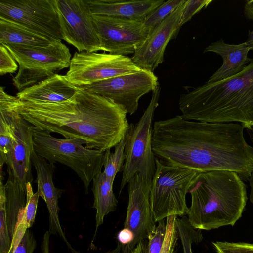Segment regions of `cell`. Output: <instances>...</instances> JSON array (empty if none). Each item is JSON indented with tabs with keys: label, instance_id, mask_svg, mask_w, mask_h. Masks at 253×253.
I'll return each mask as SVG.
<instances>
[{
	"label": "cell",
	"instance_id": "obj_9",
	"mask_svg": "<svg viewBox=\"0 0 253 253\" xmlns=\"http://www.w3.org/2000/svg\"><path fill=\"white\" fill-rule=\"evenodd\" d=\"M65 77L79 87L141 70L131 58L105 53L75 52Z\"/></svg>",
	"mask_w": 253,
	"mask_h": 253
},
{
	"label": "cell",
	"instance_id": "obj_10",
	"mask_svg": "<svg viewBox=\"0 0 253 253\" xmlns=\"http://www.w3.org/2000/svg\"><path fill=\"white\" fill-rule=\"evenodd\" d=\"M153 72L140 71L109 78L78 88L107 98L122 106L127 114L137 110L140 98L158 86Z\"/></svg>",
	"mask_w": 253,
	"mask_h": 253
},
{
	"label": "cell",
	"instance_id": "obj_22",
	"mask_svg": "<svg viewBox=\"0 0 253 253\" xmlns=\"http://www.w3.org/2000/svg\"><path fill=\"white\" fill-rule=\"evenodd\" d=\"M113 185L103 171L99 172L92 180L91 189L94 197L92 208L96 210V228L93 239L98 228L103 223L104 217L116 209L118 200L113 191Z\"/></svg>",
	"mask_w": 253,
	"mask_h": 253
},
{
	"label": "cell",
	"instance_id": "obj_18",
	"mask_svg": "<svg viewBox=\"0 0 253 253\" xmlns=\"http://www.w3.org/2000/svg\"><path fill=\"white\" fill-rule=\"evenodd\" d=\"M92 15L143 21L164 0H87Z\"/></svg>",
	"mask_w": 253,
	"mask_h": 253
},
{
	"label": "cell",
	"instance_id": "obj_24",
	"mask_svg": "<svg viewBox=\"0 0 253 253\" xmlns=\"http://www.w3.org/2000/svg\"><path fill=\"white\" fill-rule=\"evenodd\" d=\"M126 136V135H125ZM126 136L115 146V151L112 153L110 149L104 152L103 158V172L107 178L113 183L117 173L123 168L126 156L125 149Z\"/></svg>",
	"mask_w": 253,
	"mask_h": 253
},
{
	"label": "cell",
	"instance_id": "obj_2",
	"mask_svg": "<svg viewBox=\"0 0 253 253\" xmlns=\"http://www.w3.org/2000/svg\"><path fill=\"white\" fill-rule=\"evenodd\" d=\"M5 103L36 128L66 139H81L86 148L102 152L118 144L129 126L122 106L79 88L72 97L60 102H27L12 96Z\"/></svg>",
	"mask_w": 253,
	"mask_h": 253
},
{
	"label": "cell",
	"instance_id": "obj_11",
	"mask_svg": "<svg viewBox=\"0 0 253 253\" xmlns=\"http://www.w3.org/2000/svg\"><path fill=\"white\" fill-rule=\"evenodd\" d=\"M0 17L51 40L63 39L56 0H0Z\"/></svg>",
	"mask_w": 253,
	"mask_h": 253
},
{
	"label": "cell",
	"instance_id": "obj_30",
	"mask_svg": "<svg viewBox=\"0 0 253 253\" xmlns=\"http://www.w3.org/2000/svg\"><path fill=\"white\" fill-rule=\"evenodd\" d=\"M27 203L24 219L28 228L32 227L35 219L39 198V193H33L31 183L26 185Z\"/></svg>",
	"mask_w": 253,
	"mask_h": 253
},
{
	"label": "cell",
	"instance_id": "obj_14",
	"mask_svg": "<svg viewBox=\"0 0 253 253\" xmlns=\"http://www.w3.org/2000/svg\"><path fill=\"white\" fill-rule=\"evenodd\" d=\"M63 40L79 52L101 50L87 0H56Z\"/></svg>",
	"mask_w": 253,
	"mask_h": 253
},
{
	"label": "cell",
	"instance_id": "obj_6",
	"mask_svg": "<svg viewBox=\"0 0 253 253\" xmlns=\"http://www.w3.org/2000/svg\"><path fill=\"white\" fill-rule=\"evenodd\" d=\"M3 45L19 64L18 73L12 79L19 92L70 66L71 54L61 41H55L45 47Z\"/></svg>",
	"mask_w": 253,
	"mask_h": 253
},
{
	"label": "cell",
	"instance_id": "obj_20",
	"mask_svg": "<svg viewBox=\"0 0 253 253\" xmlns=\"http://www.w3.org/2000/svg\"><path fill=\"white\" fill-rule=\"evenodd\" d=\"M250 51L245 42L230 44L220 39L210 44L203 52H213L220 55L223 59V64L207 82L221 81L240 72L246 66V63L251 61L248 57Z\"/></svg>",
	"mask_w": 253,
	"mask_h": 253
},
{
	"label": "cell",
	"instance_id": "obj_29",
	"mask_svg": "<svg viewBox=\"0 0 253 253\" xmlns=\"http://www.w3.org/2000/svg\"><path fill=\"white\" fill-rule=\"evenodd\" d=\"M11 146L9 126L3 113L0 112V167L5 163Z\"/></svg>",
	"mask_w": 253,
	"mask_h": 253
},
{
	"label": "cell",
	"instance_id": "obj_38",
	"mask_svg": "<svg viewBox=\"0 0 253 253\" xmlns=\"http://www.w3.org/2000/svg\"><path fill=\"white\" fill-rule=\"evenodd\" d=\"M244 12L248 18L253 20V0L246 1Z\"/></svg>",
	"mask_w": 253,
	"mask_h": 253
},
{
	"label": "cell",
	"instance_id": "obj_35",
	"mask_svg": "<svg viewBox=\"0 0 253 253\" xmlns=\"http://www.w3.org/2000/svg\"><path fill=\"white\" fill-rule=\"evenodd\" d=\"M118 241L122 246L130 244L134 239V235L130 230L124 228L117 235Z\"/></svg>",
	"mask_w": 253,
	"mask_h": 253
},
{
	"label": "cell",
	"instance_id": "obj_21",
	"mask_svg": "<svg viewBox=\"0 0 253 253\" xmlns=\"http://www.w3.org/2000/svg\"><path fill=\"white\" fill-rule=\"evenodd\" d=\"M54 41L18 23L0 17V43L45 47Z\"/></svg>",
	"mask_w": 253,
	"mask_h": 253
},
{
	"label": "cell",
	"instance_id": "obj_5",
	"mask_svg": "<svg viewBox=\"0 0 253 253\" xmlns=\"http://www.w3.org/2000/svg\"><path fill=\"white\" fill-rule=\"evenodd\" d=\"M34 150L40 157L51 164L59 163L73 169L81 179L85 193L90 182L101 171L104 152L84 146L85 142L78 139H60L34 126Z\"/></svg>",
	"mask_w": 253,
	"mask_h": 253
},
{
	"label": "cell",
	"instance_id": "obj_17",
	"mask_svg": "<svg viewBox=\"0 0 253 253\" xmlns=\"http://www.w3.org/2000/svg\"><path fill=\"white\" fill-rule=\"evenodd\" d=\"M32 164L37 173V192L46 203L49 212V233L50 235H58L72 253H80L72 247L68 241L60 223L58 199L63 190L56 188L54 185L53 174L55 169V165L39 156L35 150L32 156Z\"/></svg>",
	"mask_w": 253,
	"mask_h": 253
},
{
	"label": "cell",
	"instance_id": "obj_36",
	"mask_svg": "<svg viewBox=\"0 0 253 253\" xmlns=\"http://www.w3.org/2000/svg\"><path fill=\"white\" fill-rule=\"evenodd\" d=\"M246 131L249 136L251 141L253 144V126L250 128H246ZM249 181L250 186L251 187L250 200V202L253 204V170L252 172Z\"/></svg>",
	"mask_w": 253,
	"mask_h": 253
},
{
	"label": "cell",
	"instance_id": "obj_40",
	"mask_svg": "<svg viewBox=\"0 0 253 253\" xmlns=\"http://www.w3.org/2000/svg\"><path fill=\"white\" fill-rule=\"evenodd\" d=\"M144 241L139 242L131 253H144Z\"/></svg>",
	"mask_w": 253,
	"mask_h": 253
},
{
	"label": "cell",
	"instance_id": "obj_32",
	"mask_svg": "<svg viewBox=\"0 0 253 253\" xmlns=\"http://www.w3.org/2000/svg\"><path fill=\"white\" fill-rule=\"evenodd\" d=\"M212 0H186L183 3L180 16L181 27L201 9L208 6Z\"/></svg>",
	"mask_w": 253,
	"mask_h": 253
},
{
	"label": "cell",
	"instance_id": "obj_31",
	"mask_svg": "<svg viewBox=\"0 0 253 253\" xmlns=\"http://www.w3.org/2000/svg\"><path fill=\"white\" fill-rule=\"evenodd\" d=\"M212 243L217 253H253V244L226 241Z\"/></svg>",
	"mask_w": 253,
	"mask_h": 253
},
{
	"label": "cell",
	"instance_id": "obj_1",
	"mask_svg": "<svg viewBox=\"0 0 253 253\" xmlns=\"http://www.w3.org/2000/svg\"><path fill=\"white\" fill-rule=\"evenodd\" d=\"M244 129L239 123L203 122L176 115L154 123L152 150L168 165L198 173L231 171L247 181L253 170V147L246 142Z\"/></svg>",
	"mask_w": 253,
	"mask_h": 253
},
{
	"label": "cell",
	"instance_id": "obj_23",
	"mask_svg": "<svg viewBox=\"0 0 253 253\" xmlns=\"http://www.w3.org/2000/svg\"><path fill=\"white\" fill-rule=\"evenodd\" d=\"M4 187L7 224L12 239L18 224L24 217L27 203L26 188L9 175Z\"/></svg>",
	"mask_w": 253,
	"mask_h": 253
},
{
	"label": "cell",
	"instance_id": "obj_33",
	"mask_svg": "<svg viewBox=\"0 0 253 253\" xmlns=\"http://www.w3.org/2000/svg\"><path fill=\"white\" fill-rule=\"evenodd\" d=\"M18 69L16 61L7 49L0 43V74L14 73Z\"/></svg>",
	"mask_w": 253,
	"mask_h": 253
},
{
	"label": "cell",
	"instance_id": "obj_4",
	"mask_svg": "<svg viewBox=\"0 0 253 253\" xmlns=\"http://www.w3.org/2000/svg\"><path fill=\"white\" fill-rule=\"evenodd\" d=\"M188 192L191 204L188 220L193 228L201 230L233 226L242 217L248 200L245 184L231 171L198 173Z\"/></svg>",
	"mask_w": 253,
	"mask_h": 253
},
{
	"label": "cell",
	"instance_id": "obj_25",
	"mask_svg": "<svg viewBox=\"0 0 253 253\" xmlns=\"http://www.w3.org/2000/svg\"><path fill=\"white\" fill-rule=\"evenodd\" d=\"M176 226L183 253H193L192 243L198 244L203 240L201 230L193 228L185 216L181 218L177 217Z\"/></svg>",
	"mask_w": 253,
	"mask_h": 253
},
{
	"label": "cell",
	"instance_id": "obj_3",
	"mask_svg": "<svg viewBox=\"0 0 253 253\" xmlns=\"http://www.w3.org/2000/svg\"><path fill=\"white\" fill-rule=\"evenodd\" d=\"M182 117L208 123L239 122L253 126V58L238 73L224 80L207 82L182 93L179 99Z\"/></svg>",
	"mask_w": 253,
	"mask_h": 253
},
{
	"label": "cell",
	"instance_id": "obj_19",
	"mask_svg": "<svg viewBox=\"0 0 253 253\" xmlns=\"http://www.w3.org/2000/svg\"><path fill=\"white\" fill-rule=\"evenodd\" d=\"M78 88L71 84L65 75L55 74L50 77L17 93L21 101L32 103H57L72 97Z\"/></svg>",
	"mask_w": 253,
	"mask_h": 253
},
{
	"label": "cell",
	"instance_id": "obj_16",
	"mask_svg": "<svg viewBox=\"0 0 253 253\" xmlns=\"http://www.w3.org/2000/svg\"><path fill=\"white\" fill-rule=\"evenodd\" d=\"M183 3L155 27L131 59L141 69L153 72L164 61L169 42L175 38L181 27L180 16Z\"/></svg>",
	"mask_w": 253,
	"mask_h": 253
},
{
	"label": "cell",
	"instance_id": "obj_13",
	"mask_svg": "<svg viewBox=\"0 0 253 253\" xmlns=\"http://www.w3.org/2000/svg\"><path fill=\"white\" fill-rule=\"evenodd\" d=\"M93 20L101 50L113 54H134L152 31L141 21L96 15Z\"/></svg>",
	"mask_w": 253,
	"mask_h": 253
},
{
	"label": "cell",
	"instance_id": "obj_15",
	"mask_svg": "<svg viewBox=\"0 0 253 253\" xmlns=\"http://www.w3.org/2000/svg\"><path fill=\"white\" fill-rule=\"evenodd\" d=\"M152 179L136 174L129 181L128 203L124 228L132 231L133 241L122 245L121 253H131L137 245L153 234L157 227L150 203Z\"/></svg>",
	"mask_w": 253,
	"mask_h": 253
},
{
	"label": "cell",
	"instance_id": "obj_12",
	"mask_svg": "<svg viewBox=\"0 0 253 253\" xmlns=\"http://www.w3.org/2000/svg\"><path fill=\"white\" fill-rule=\"evenodd\" d=\"M0 112L5 116L9 126L11 146L5 164L8 175L25 188L32 183V156L34 150V126L13 108L0 103Z\"/></svg>",
	"mask_w": 253,
	"mask_h": 253
},
{
	"label": "cell",
	"instance_id": "obj_28",
	"mask_svg": "<svg viewBox=\"0 0 253 253\" xmlns=\"http://www.w3.org/2000/svg\"><path fill=\"white\" fill-rule=\"evenodd\" d=\"M158 223L155 232L147 239L144 253H160L161 251L166 233V220L163 219Z\"/></svg>",
	"mask_w": 253,
	"mask_h": 253
},
{
	"label": "cell",
	"instance_id": "obj_8",
	"mask_svg": "<svg viewBox=\"0 0 253 253\" xmlns=\"http://www.w3.org/2000/svg\"><path fill=\"white\" fill-rule=\"evenodd\" d=\"M160 91L158 86L153 91L151 101L139 121L129 124L125 136L126 158L119 194L136 174L151 179L154 177L156 163L151 143L152 123L154 111L159 105Z\"/></svg>",
	"mask_w": 253,
	"mask_h": 253
},
{
	"label": "cell",
	"instance_id": "obj_27",
	"mask_svg": "<svg viewBox=\"0 0 253 253\" xmlns=\"http://www.w3.org/2000/svg\"><path fill=\"white\" fill-rule=\"evenodd\" d=\"M186 0H169L165 1L158 6L143 21L144 25L152 30L161 23L178 7L185 2Z\"/></svg>",
	"mask_w": 253,
	"mask_h": 253
},
{
	"label": "cell",
	"instance_id": "obj_7",
	"mask_svg": "<svg viewBox=\"0 0 253 253\" xmlns=\"http://www.w3.org/2000/svg\"><path fill=\"white\" fill-rule=\"evenodd\" d=\"M155 163L150 190V203L155 221L158 222L171 215H187L186 196L198 173L165 164L156 157Z\"/></svg>",
	"mask_w": 253,
	"mask_h": 253
},
{
	"label": "cell",
	"instance_id": "obj_37",
	"mask_svg": "<svg viewBox=\"0 0 253 253\" xmlns=\"http://www.w3.org/2000/svg\"><path fill=\"white\" fill-rule=\"evenodd\" d=\"M50 235L48 230L44 233L41 245V253H50L49 250Z\"/></svg>",
	"mask_w": 253,
	"mask_h": 253
},
{
	"label": "cell",
	"instance_id": "obj_26",
	"mask_svg": "<svg viewBox=\"0 0 253 253\" xmlns=\"http://www.w3.org/2000/svg\"><path fill=\"white\" fill-rule=\"evenodd\" d=\"M3 176L0 178V253H9L11 246L7 219L6 193Z\"/></svg>",
	"mask_w": 253,
	"mask_h": 253
},
{
	"label": "cell",
	"instance_id": "obj_34",
	"mask_svg": "<svg viewBox=\"0 0 253 253\" xmlns=\"http://www.w3.org/2000/svg\"><path fill=\"white\" fill-rule=\"evenodd\" d=\"M37 242L31 230L28 229L13 253H33Z\"/></svg>",
	"mask_w": 253,
	"mask_h": 253
},
{
	"label": "cell",
	"instance_id": "obj_39",
	"mask_svg": "<svg viewBox=\"0 0 253 253\" xmlns=\"http://www.w3.org/2000/svg\"><path fill=\"white\" fill-rule=\"evenodd\" d=\"M245 43L250 50H253V30L249 31L248 38Z\"/></svg>",
	"mask_w": 253,
	"mask_h": 253
}]
</instances>
